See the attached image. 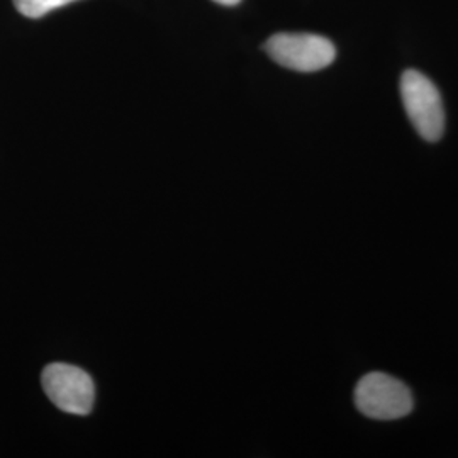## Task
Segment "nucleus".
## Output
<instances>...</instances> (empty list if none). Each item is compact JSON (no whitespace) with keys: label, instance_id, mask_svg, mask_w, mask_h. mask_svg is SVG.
Instances as JSON below:
<instances>
[{"label":"nucleus","instance_id":"nucleus-5","mask_svg":"<svg viewBox=\"0 0 458 458\" xmlns=\"http://www.w3.org/2000/svg\"><path fill=\"white\" fill-rule=\"evenodd\" d=\"M72 2L75 0H14V5L22 16L38 19Z\"/></svg>","mask_w":458,"mask_h":458},{"label":"nucleus","instance_id":"nucleus-3","mask_svg":"<svg viewBox=\"0 0 458 458\" xmlns=\"http://www.w3.org/2000/svg\"><path fill=\"white\" fill-rule=\"evenodd\" d=\"M265 49L278 65L306 73L323 70L336 58L335 45L318 34H276L265 43Z\"/></svg>","mask_w":458,"mask_h":458},{"label":"nucleus","instance_id":"nucleus-6","mask_svg":"<svg viewBox=\"0 0 458 458\" xmlns=\"http://www.w3.org/2000/svg\"><path fill=\"white\" fill-rule=\"evenodd\" d=\"M214 2L223 4V5H236V4H240L242 0H214Z\"/></svg>","mask_w":458,"mask_h":458},{"label":"nucleus","instance_id":"nucleus-2","mask_svg":"<svg viewBox=\"0 0 458 458\" xmlns=\"http://www.w3.org/2000/svg\"><path fill=\"white\" fill-rule=\"evenodd\" d=\"M412 404L410 387L399 378L382 372L361 377L355 387V406L370 420H401L410 414Z\"/></svg>","mask_w":458,"mask_h":458},{"label":"nucleus","instance_id":"nucleus-4","mask_svg":"<svg viewBox=\"0 0 458 458\" xmlns=\"http://www.w3.org/2000/svg\"><path fill=\"white\" fill-rule=\"evenodd\" d=\"M43 391L58 410L85 416L92 411L96 387L90 376L82 369L68 363H51L41 376Z\"/></svg>","mask_w":458,"mask_h":458},{"label":"nucleus","instance_id":"nucleus-1","mask_svg":"<svg viewBox=\"0 0 458 458\" xmlns=\"http://www.w3.org/2000/svg\"><path fill=\"white\" fill-rule=\"evenodd\" d=\"M401 98L414 130L426 141H438L445 131V109L437 85L418 70L401 77Z\"/></svg>","mask_w":458,"mask_h":458}]
</instances>
